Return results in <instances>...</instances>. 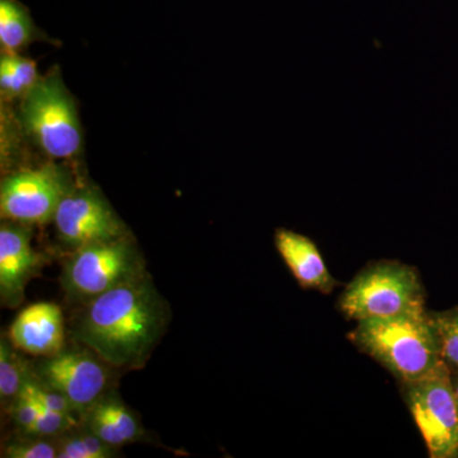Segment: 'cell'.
<instances>
[{
  "label": "cell",
  "instance_id": "8992f818",
  "mask_svg": "<svg viewBox=\"0 0 458 458\" xmlns=\"http://www.w3.org/2000/svg\"><path fill=\"white\" fill-rule=\"evenodd\" d=\"M399 385L429 456L458 457V409L448 364L442 361L429 375Z\"/></svg>",
  "mask_w": 458,
  "mask_h": 458
},
{
  "label": "cell",
  "instance_id": "ba28073f",
  "mask_svg": "<svg viewBox=\"0 0 458 458\" xmlns=\"http://www.w3.org/2000/svg\"><path fill=\"white\" fill-rule=\"evenodd\" d=\"M54 222L59 240L73 250L128 237L106 199L89 188L68 192L57 207Z\"/></svg>",
  "mask_w": 458,
  "mask_h": 458
},
{
  "label": "cell",
  "instance_id": "52a82bcc",
  "mask_svg": "<svg viewBox=\"0 0 458 458\" xmlns=\"http://www.w3.org/2000/svg\"><path fill=\"white\" fill-rule=\"evenodd\" d=\"M72 190L68 174L55 164L16 172L4 177L0 186L2 218L21 225H44L54 219L60 201Z\"/></svg>",
  "mask_w": 458,
  "mask_h": 458
},
{
  "label": "cell",
  "instance_id": "8fae6325",
  "mask_svg": "<svg viewBox=\"0 0 458 458\" xmlns=\"http://www.w3.org/2000/svg\"><path fill=\"white\" fill-rule=\"evenodd\" d=\"M9 339L20 351L35 357H53L64 349L65 325L55 303H36L18 313Z\"/></svg>",
  "mask_w": 458,
  "mask_h": 458
},
{
  "label": "cell",
  "instance_id": "ac0fdd59",
  "mask_svg": "<svg viewBox=\"0 0 458 458\" xmlns=\"http://www.w3.org/2000/svg\"><path fill=\"white\" fill-rule=\"evenodd\" d=\"M439 344L443 360L451 369H458V307L442 312H430Z\"/></svg>",
  "mask_w": 458,
  "mask_h": 458
},
{
  "label": "cell",
  "instance_id": "30bf717a",
  "mask_svg": "<svg viewBox=\"0 0 458 458\" xmlns=\"http://www.w3.org/2000/svg\"><path fill=\"white\" fill-rule=\"evenodd\" d=\"M26 225L7 221L0 227V300L16 309L25 300L26 286L45 259L35 251Z\"/></svg>",
  "mask_w": 458,
  "mask_h": 458
},
{
  "label": "cell",
  "instance_id": "d6986e66",
  "mask_svg": "<svg viewBox=\"0 0 458 458\" xmlns=\"http://www.w3.org/2000/svg\"><path fill=\"white\" fill-rule=\"evenodd\" d=\"M3 457L7 458H57L56 438H38V437L22 436L17 441L9 443L3 451Z\"/></svg>",
  "mask_w": 458,
  "mask_h": 458
},
{
  "label": "cell",
  "instance_id": "e0dca14e",
  "mask_svg": "<svg viewBox=\"0 0 458 458\" xmlns=\"http://www.w3.org/2000/svg\"><path fill=\"white\" fill-rule=\"evenodd\" d=\"M71 430L57 437V458H111L116 457V448L111 447L86 427Z\"/></svg>",
  "mask_w": 458,
  "mask_h": 458
},
{
  "label": "cell",
  "instance_id": "ffe728a7",
  "mask_svg": "<svg viewBox=\"0 0 458 458\" xmlns=\"http://www.w3.org/2000/svg\"><path fill=\"white\" fill-rule=\"evenodd\" d=\"M9 412H11L12 418H13L14 423H16L21 433H25L38 419L40 405H38V401L33 399L31 394L22 390V394H20L13 406L9 409Z\"/></svg>",
  "mask_w": 458,
  "mask_h": 458
},
{
  "label": "cell",
  "instance_id": "7a4b0ae2",
  "mask_svg": "<svg viewBox=\"0 0 458 458\" xmlns=\"http://www.w3.org/2000/svg\"><path fill=\"white\" fill-rule=\"evenodd\" d=\"M352 345L401 382L429 375L442 363L441 344L427 310L394 318L357 322L349 334Z\"/></svg>",
  "mask_w": 458,
  "mask_h": 458
},
{
  "label": "cell",
  "instance_id": "3957f363",
  "mask_svg": "<svg viewBox=\"0 0 458 458\" xmlns=\"http://www.w3.org/2000/svg\"><path fill=\"white\" fill-rule=\"evenodd\" d=\"M337 309L357 322L423 311L426 289L415 267L399 261L372 262L345 286Z\"/></svg>",
  "mask_w": 458,
  "mask_h": 458
},
{
  "label": "cell",
  "instance_id": "5bb4252c",
  "mask_svg": "<svg viewBox=\"0 0 458 458\" xmlns=\"http://www.w3.org/2000/svg\"><path fill=\"white\" fill-rule=\"evenodd\" d=\"M11 339L2 337L0 342V400L2 405L8 410L13 406L20 394H22L27 379L31 376L32 369L27 366L26 360L16 351Z\"/></svg>",
  "mask_w": 458,
  "mask_h": 458
},
{
  "label": "cell",
  "instance_id": "7c38bea8",
  "mask_svg": "<svg viewBox=\"0 0 458 458\" xmlns=\"http://www.w3.org/2000/svg\"><path fill=\"white\" fill-rule=\"evenodd\" d=\"M274 241L279 255L303 289L330 294L339 285L311 238L289 229L278 228Z\"/></svg>",
  "mask_w": 458,
  "mask_h": 458
},
{
  "label": "cell",
  "instance_id": "2e32d148",
  "mask_svg": "<svg viewBox=\"0 0 458 458\" xmlns=\"http://www.w3.org/2000/svg\"><path fill=\"white\" fill-rule=\"evenodd\" d=\"M40 80L35 62L17 55L4 53L0 60V89L5 98L25 96Z\"/></svg>",
  "mask_w": 458,
  "mask_h": 458
},
{
  "label": "cell",
  "instance_id": "4fadbf2b",
  "mask_svg": "<svg viewBox=\"0 0 458 458\" xmlns=\"http://www.w3.org/2000/svg\"><path fill=\"white\" fill-rule=\"evenodd\" d=\"M83 426L114 448L131 445L143 437V428L125 403L106 394L82 415Z\"/></svg>",
  "mask_w": 458,
  "mask_h": 458
},
{
  "label": "cell",
  "instance_id": "9c48e42d",
  "mask_svg": "<svg viewBox=\"0 0 458 458\" xmlns=\"http://www.w3.org/2000/svg\"><path fill=\"white\" fill-rule=\"evenodd\" d=\"M107 366L89 349V352L63 349L53 357L45 358L33 373L64 394L75 412L82 417L107 394L110 385Z\"/></svg>",
  "mask_w": 458,
  "mask_h": 458
},
{
  "label": "cell",
  "instance_id": "5b68a950",
  "mask_svg": "<svg viewBox=\"0 0 458 458\" xmlns=\"http://www.w3.org/2000/svg\"><path fill=\"white\" fill-rule=\"evenodd\" d=\"M21 122L50 158H72L81 149L82 132L77 108L57 72L40 78L26 93Z\"/></svg>",
  "mask_w": 458,
  "mask_h": 458
},
{
  "label": "cell",
  "instance_id": "6da1fadb",
  "mask_svg": "<svg viewBox=\"0 0 458 458\" xmlns=\"http://www.w3.org/2000/svg\"><path fill=\"white\" fill-rule=\"evenodd\" d=\"M170 324V307L149 276L82 304L72 335L113 369H138Z\"/></svg>",
  "mask_w": 458,
  "mask_h": 458
},
{
  "label": "cell",
  "instance_id": "9a60e30c",
  "mask_svg": "<svg viewBox=\"0 0 458 458\" xmlns=\"http://www.w3.org/2000/svg\"><path fill=\"white\" fill-rule=\"evenodd\" d=\"M32 38L29 13L14 0H0V42L5 53L17 54Z\"/></svg>",
  "mask_w": 458,
  "mask_h": 458
},
{
  "label": "cell",
  "instance_id": "277c9868",
  "mask_svg": "<svg viewBox=\"0 0 458 458\" xmlns=\"http://www.w3.org/2000/svg\"><path fill=\"white\" fill-rule=\"evenodd\" d=\"M147 274L140 250L123 237L73 250L63 267L62 284L72 302L84 304Z\"/></svg>",
  "mask_w": 458,
  "mask_h": 458
},
{
  "label": "cell",
  "instance_id": "44dd1931",
  "mask_svg": "<svg viewBox=\"0 0 458 458\" xmlns=\"http://www.w3.org/2000/svg\"><path fill=\"white\" fill-rule=\"evenodd\" d=\"M451 382L458 409V369H451Z\"/></svg>",
  "mask_w": 458,
  "mask_h": 458
}]
</instances>
